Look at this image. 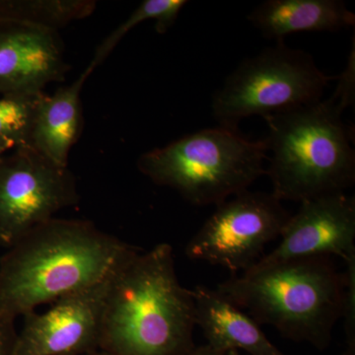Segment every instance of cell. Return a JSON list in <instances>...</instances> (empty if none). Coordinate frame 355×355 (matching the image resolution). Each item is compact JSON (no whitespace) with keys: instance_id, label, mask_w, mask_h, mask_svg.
I'll list each match as a JSON object with an SVG mask.
<instances>
[{"instance_id":"cell-15","label":"cell","mask_w":355,"mask_h":355,"mask_svg":"<svg viewBox=\"0 0 355 355\" xmlns=\"http://www.w3.org/2000/svg\"><path fill=\"white\" fill-rule=\"evenodd\" d=\"M93 0H0V19L58 30L94 12Z\"/></svg>"},{"instance_id":"cell-18","label":"cell","mask_w":355,"mask_h":355,"mask_svg":"<svg viewBox=\"0 0 355 355\" xmlns=\"http://www.w3.org/2000/svg\"><path fill=\"white\" fill-rule=\"evenodd\" d=\"M345 277V297L343 316L347 335V355H354L355 347V259L347 261Z\"/></svg>"},{"instance_id":"cell-19","label":"cell","mask_w":355,"mask_h":355,"mask_svg":"<svg viewBox=\"0 0 355 355\" xmlns=\"http://www.w3.org/2000/svg\"><path fill=\"white\" fill-rule=\"evenodd\" d=\"M15 319L0 312V355H13L17 333Z\"/></svg>"},{"instance_id":"cell-20","label":"cell","mask_w":355,"mask_h":355,"mask_svg":"<svg viewBox=\"0 0 355 355\" xmlns=\"http://www.w3.org/2000/svg\"><path fill=\"white\" fill-rule=\"evenodd\" d=\"M184 355H226L223 352L212 349L209 345H200L191 349L190 352Z\"/></svg>"},{"instance_id":"cell-10","label":"cell","mask_w":355,"mask_h":355,"mask_svg":"<svg viewBox=\"0 0 355 355\" xmlns=\"http://www.w3.org/2000/svg\"><path fill=\"white\" fill-rule=\"evenodd\" d=\"M279 237V244L253 266L318 257L352 261L355 259V198L338 193L301 202Z\"/></svg>"},{"instance_id":"cell-17","label":"cell","mask_w":355,"mask_h":355,"mask_svg":"<svg viewBox=\"0 0 355 355\" xmlns=\"http://www.w3.org/2000/svg\"><path fill=\"white\" fill-rule=\"evenodd\" d=\"M187 3L188 1L184 0H144L132 11L128 19L118 26L98 46L89 67L94 70L97 69L109 57L123 37L142 22L147 20L155 21L156 32L164 34L174 24Z\"/></svg>"},{"instance_id":"cell-12","label":"cell","mask_w":355,"mask_h":355,"mask_svg":"<svg viewBox=\"0 0 355 355\" xmlns=\"http://www.w3.org/2000/svg\"><path fill=\"white\" fill-rule=\"evenodd\" d=\"M93 71L88 65L69 85L44 94L37 108L29 146L58 167L69 168L70 150L83 132L81 91Z\"/></svg>"},{"instance_id":"cell-5","label":"cell","mask_w":355,"mask_h":355,"mask_svg":"<svg viewBox=\"0 0 355 355\" xmlns=\"http://www.w3.org/2000/svg\"><path fill=\"white\" fill-rule=\"evenodd\" d=\"M265 140L253 141L239 128H205L142 154L137 168L159 186L193 205H218L249 190L263 167Z\"/></svg>"},{"instance_id":"cell-3","label":"cell","mask_w":355,"mask_h":355,"mask_svg":"<svg viewBox=\"0 0 355 355\" xmlns=\"http://www.w3.org/2000/svg\"><path fill=\"white\" fill-rule=\"evenodd\" d=\"M216 291L259 324L324 349L343 316L345 277L330 258L318 257L252 266L224 280Z\"/></svg>"},{"instance_id":"cell-8","label":"cell","mask_w":355,"mask_h":355,"mask_svg":"<svg viewBox=\"0 0 355 355\" xmlns=\"http://www.w3.org/2000/svg\"><path fill=\"white\" fill-rule=\"evenodd\" d=\"M78 202L76 180L32 147L0 157V246L9 249Z\"/></svg>"},{"instance_id":"cell-22","label":"cell","mask_w":355,"mask_h":355,"mask_svg":"<svg viewBox=\"0 0 355 355\" xmlns=\"http://www.w3.org/2000/svg\"><path fill=\"white\" fill-rule=\"evenodd\" d=\"M85 355H109V354H105V352H93V354H85Z\"/></svg>"},{"instance_id":"cell-13","label":"cell","mask_w":355,"mask_h":355,"mask_svg":"<svg viewBox=\"0 0 355 355\" xmlns=\"http://www.w3.org/2000/svg\"><path fill=\"white\" fill-rule=\"evenodd\" d=\"M196 324L212 349L227 354L244 350L251 355H286L270 342L256 321L216 291L198 286L191 291Z\"/></svg>"},{"instance_id":"cell-14","label":"cell","mask_w":355,"mask_h":355,"mask_svg":"<svg viewBox=\"0 0 355 355\" xmlns=\"http://www.w3.org/2000/svg\"><path fill=\"white\" fill-rule=\"evenodd\" d=\"M248 20L277 42L293 33L338 32L355 25L354 14L342 0H266Z\"/></svg>"},{"instance_id":"cell-9","label":"cell","mask_w":355,"mask_h":355,"mask_svg":"<svg viewBox=\"0 0 355 355\" xmlns=\"http://www.w3.org/2000/svg\"><path fill=\"white\" fill-rule=\"evenodd\" d=\"M65 295L43 314L24 318L13 355H85L100 350L110 279Z\"/></svg>"},{"instance_id":"cell-4","label":"cell","mask_w":355,"mask_h":355,"mask_svg":"<svg viewBox=\"0 0 355 355\" xmlns=\"http://www.w3.org/2000/svg\"><path fill=\"white\" fill-rule=\"evenodd\" d=\"M343 110L331 96L263 118L268 128L263 140L272 153L266 175L280 202L345 193L354 184L355 153Z\"/></svg>"},{"instance_id":"cell-2","label":"cell","mask_w":355,"mask_h":355,"mask_svg":"<svg viewBox=\"0 0 355 355\" xmlns=\"http://www.w3.org/2000/svg\"><path fill=\"white\" fill-rule=\"evenodd\" d=\"M196 307L178 279L171 245L137 250L113 273L100 352L109 355H184L195 349Z\"/></svg>"},{"instance_id":"cell-7","label":"cell","mask_w":355,"mask_h":355,"mask_svg":"<svg viewBox=\"0 0 355 355\" xmlns=\"http://www.w3.org/2000/svg\"><path fill=\"white\" fill-rule=\"evenodd\" d=\"M291 214L272 193L249 190L216 205L184 249L190 260L246 272L282 234Z\"/></svg>"},{"instance_id":"cell-11","label":"cell","mask_w":355,"mask_h":355,"mask_svg":"<svg viewBox=\"0 0 355 355\" xmlns=\"http://www.w3.org/2000/svg\"><path fill=\"white\" fill-rule=\"evenodd\" d=\"M69 70L58 32L0 19V95L44 92Z\"/></svg>"},{"instance_id":"cell-1","label":"cell","mask_w":355,"mask_h":355,"mask_svg":"<svg viewBox=\"0 0 355 355\" xmlns=\"http://www.w3.org/2000/svg\"><path fill=\"white\" fill-rule=\"evenodd\" d=\"M137 251L91 222L55 217L0 259V312L16 319L99 284Z\"/></svg>"},{"instance_id":"cell-16","label":"cell","mask_w":355,"mask_h":355,"mask_svg":"<svg viewBox=\"0 0 355 355\" xmlns=\"http://www.w3.org/2000/svg\"><path fill=\"white\" fill-rule=\"evenodd\" d=\"M44 94L0 95V157L29 146L35 114Z\"/></svg>"},{"instance_id":"cell-6","label":"cell","mask_w":355,"mask_h":355,"mask_svg":"<svg viewBox=\"0 0 355 355\" xmlns=\"http://www.w3.org/2000/svg\"><path fill=\"white\" fill-rule=\"evenodd\" d=\"M334 79L338 77L324 74L310 53L277 41L226 77L212 97V116L221 127L238 128L249 116L265 118L321 101Z\"/></svg>"},{"instance_id":"cell-21","label":"cell","mask_w":355,"mask_h":355,"mask_svg":"<svg viewBox=\"0 0 355 355\" xmlns=\"http://www.w3.org/2000/svg\"><path fill=\"white\" fill-rule=\"evenodd\" d=\"M226 355H241V354H240V352H238V350L232 349V350H229V352H227V354H226Z\"/></svg>"}]
</instances>
